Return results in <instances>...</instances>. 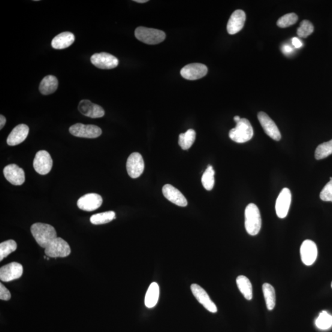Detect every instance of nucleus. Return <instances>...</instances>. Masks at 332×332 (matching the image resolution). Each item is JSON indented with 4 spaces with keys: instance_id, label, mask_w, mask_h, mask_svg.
Segmentation results:
<instances>
[{
    "instance_id": "nucleus-1",
    "label": "nucleus",
    "mask_w": 332,
    "mask_h": 332,
    "mask_svg": "<svg viewBox=\"0 0 332 332\" xmlns=\"http://www.w3.org/2000/svg\"><path fill=\"white\" fill-rule=\"evenodd\" d=\"M30 230L36 242L44 249H46L47 246L57 238L55 228L46 223H34L32 225Z\"/></svg>"
},
{
    "instance_id": "nucleus-2",
    "label": "nucleus",
    "mask_w": 332,
    "mask_h": 332,
    "mask_svg": "<svg viewBox=\"0 0 332 332\" xmlns=\"http://www.w3.org/2000/svg\"><path fill=\"white\" fill-rule=\"evenodd\" d=\"M262 227L260 212L255 204L250 203L245 210V228L251 236L258 234Z\"/></svg>"
},
{
    "instance_id": "nucleus-3",
    "label": "nucleus",
    "mask_w": 332,
    "mask_h": 332,
    "mask_svg": "<svg viewBox=\"0 0 332 332\" xmlns=\"http://www.w3.org/2000/svg\"><path fill=\"white\" fill-rule=\"evenodd\" d=\"M253 130L251 124L248 120L241 118L236 123V128L230 130L229 138L236 143H247L252 138Z\"/></svg>"
},
{
    "instance_id": "nucleus-4",
    "label": "nucleus",
    "mask_w": 332,
    "mask_h": 332,
    "mask_svg": "<svg viewBox=\"0 0 332 332\" xmlns=\"http://www.w3.org/2000/svg\"><path fill=\"white\" fill-rule=\"evenodd\" d=\"M135 37L147 44H157L165 40V34L162 30L138 27L135 31Z\"/></svg>"
},
{
    "instance_id": "nucleus-5",
    "label": "nucleus",
    "mask_w": 332,
    "mask_h": 332,
    "mask_svg": "<svg viewBox=\"0 0 332 332\" xmlns=\"http://www.w3.org/2000/svg\"><path fill=\"white\" fill-rule=\"evenodd\" d=\"M44 252L49 257L64 258L70 254L71 249L66 241L57 237L47 246Z\"/></svg>"
},
{
    "instance_id": "nucleus-6",
    "label": "nucleus",
    "mask_w": 332,
    "mask_h": 332,
    "mask_svg": "<svg viewBox=\"0 0 332 332\" xmlns=\"http://www.w3.org/2000/svg\"><path fill=\"white\" fill-rule=\"evenodd\" d=\"M72 135L75 137L95 138L101 135L102 129L98 126L83 125L81 123L75 124L69 129Z\"/></svg>"
},
{
    "instance_id": "nucleus-7",
    "label": "nucleus",
    "mask_w": 332,
    "mask_h": 332,
    "mask_svg": "<svg viewBox=\"0 0 332 332\" xmlns=\"http://www.w3.org/2000/svg\"><path fill=\"white\" fill-rule=\"evenodd\" d=\"M33 164L35 171L44 176L50 173L53 168V162L47 151L40 150L36 154Z\"/></svg>"
},
{
    "instance_id": "nucleus-8",
    "label": "nucleus",
    "mask_w": 332,
    "mask_h": 332,
    "mask_svg": "<svg viewBox=\"0 0 332 332\" xmlns=\"http://www.w3.org/2000/svg\"><path fill=\"white\" fill-rule=\"evenodd\" d=\"M145 164L143 156L139 153L135 152L129 156L126 163L127 171L132 179H137L143 174Z\"/></svg>"
},
{
    "instance_id": "nucleus-9",
    "label": "nucleus",
    "mask_w": 332,
    "mask_h": 332,
    "mask_svg": "<svg viewBox=\"0 0 332 332\" xmlns=\"http://www.w3.org/2000/svg\"><path fill=\"white\" fill-rule=\"evenodd\" d=\"M23 272L22 265L17 262H12L0 268V279L3 282H10L19 279Z\"/></svg>"
},
{
    "instance_id": "nucleus-10",
    "label": "nucleus",
    "mask_w": 332,
    "mask_h": 332,
    "mask_svg": "<svg viewBox=\"0 0 332 332\" xmlns=\"http://www.w3.org/2000/svg\"><path fill=\"white\" fill-rule=\"evenodd\" d=\"M92 64L101 69H113L118 65V59L107 53H96L90 58Z\"/></svg>"
},
{
    "instance_id": "nucleus-11",
    "label": "nucleus",
    "mask_w": 332,
    "mask_h": 332,
    "mask_svg": "<svg viewBox=\"0 0 332 332\" xmlns=\"http://www.w3.org/2000/svg\"><path fill=\"white\" fill-rule=\"evenodd\" d=\"M208 69L202 63H194L187 65L180 71L182 77L188 80H196L206 76Z\"/></svg>"
},
{
    "instance_id": "nucleus-12",
    "label": "nucleus",
    "mask_w": 332,
    "mask_h": 332,
    "mask_svg": "<svg viewBox=\"0 0 332 332\" xmlns=\"http://www.w3.org/2000/svg\"><path fill=\"white\" fill-rule=\"evenodd\" d=\"M258 119L265 132L268 136L276 141L281 139V134L278 128L267 113L260 111L258 113Z\"/></svg>"
},
{
    "instance_id": "nucleus-13",
    "label": "nucleus",
    "mask_w": 332,
    "mask_h": 332,
    "mask_svg": "<svg viewBox=\"0 0 332 332\" xmlns=\"http://www.w3.org/2000/svg\"><path fill=\"white\" fill-rule=\"evenodd\" d=\"M103 203L102 196L96 193H88L78 199L77 206L79 209L87 212H91L99 209Z\"/></svg>"
},
{
    "instance_id": "nucleus-14",
    "label": "nucleus",
    "mask_w": 332,
    "mask_h": 332,
    "mask_svg": "<svg viewBox=\"0 0 332 332\" xmlns=\"http://www.w3.org/2000/svg\"><path fill=\"white\" fill-rule=\"evenodd\" d=\"M191 290L193 295L197 299L198 302L201 303L205 309L209 312L216 313L217 312V307L216 304L211 300L209 295L200 286L193 283Z\"/></svg>"
},
{
    "instance_id": "nucleus-15",
    "label": "nucleus",
    "mask_w": 332,
    "mask_h": 332,
    "mask_svg": "<svg viewBox=\"0 0 332 332\" xmlns=\"http://www.w3.org/2000/svg\"><path fill=\"white\" fill-rule=\"evenodd\" d=\"M301 260L306 266L312 265L318 256V248L316 244L312 240L303 241L300 248Z\"/></svg>"
},
{
    "instance_id": "nucleus-16",
    "label": "nucleus",
    "mask_w": 332,
    "mask_h": 332,
    "mask_svg": "<svg viewBox=\"0 0 332 332\" xmlns=\"http://www.w3.org/2000/svg\"><path fill=\"white\" fill-rule=\"evenodd\" d=\"M291 192L289 188L282 189L277 198L276 203V211L277 217L284 219L288 216L291 204Z\"/></svg>"
},
{
    "instance_id": "nucleus-17",
    "label": "nucleus",
    "mask_w": 332,
    "mask_h": 332,
    "mask_svg": "<svg viewBox=\"0 0 332 332\" xmlns=\"http://www.w3.org/2000/svg\"><path fill=\"white\" fill-rule=\"evenodd\" d=\"M4 174L6 179L14 185H21L25 182V173L22 168L16 164L6 166Z\"/></svg>"
},
{
    "instance_id": "nucleus-18",
    "label": "nucleus",
    "mask_w": 332,
    "mask_h": 332,
    "mask_svg": "<svg viewBox=\"0 0 332 332\" xmlns=\"http://www.w3.org/2000/svg\"><path fill=\"white\" fill-rule=\"evenodd\" d=\"M78 108L83 115L91 118H99L105 115L104 108L99 105L92 103L89 100L81 101Z\"/></svg>"
},
{
    "instance_id": "nucleus-19",
    "label": "nucleus",
    "mask_w": 332,
    "mask_h": 332,
    "mask_svg": "<svg viewBox=\"0 0 332 332\" xmlns=\"http://www.w3.org/2000/svg\"><path fill=\"white\" fill-rule=\"evenodd\" d=\"M162 193L166 199L178 206L186 207L188 204V202L182 193L170 184L162 187Z\"/></svg>"
},
{
    "instance_id": "nucleus-20",
    "label": "nucleus",
    "mask_w": 332,
    "mask_h": 332,
    "mask_svg": "<svg viewBox=\"0 0 332 332\" xmlns=\"http://www.w3.org/2000/svg\"><path fill=\"white\" fill-rule=\"evenodd\" d=\"M246 20V15L241 10L235 11L232 14L227 24V31L229 34L234 35L243 29Z\"/></svg>"
},
{
    "instance_id": "nucleus-21",
    "label": "nucleus",
    "mask_w": 332,
    "mask_h": 332,
    "mask_svg": "<svg viewBox=\"0 0 332 332\" xmlns=\"http://www.w3.org/2000/svg\"><path fill=\"white\" fill-rule=\"evenodd\" d=\"M29 128L28 126L21 124L13 129L7 138V144L10 146H16L22 143L28 136Z\"/></svg>"
},
{
    "instance_id": "nucleus-22",
    "label": "nucleus",
    "mask_w": 332,
    "mask_h": 332,
    "mask_svg": "<svg viewBox=\"0 0 332 332\" xmlns=\"http://www.w3.org/2000/svg\"><path fill=\"white\" fill-rule=\"evenodd\" d=\"M75 41V36L73 33L65 32L56 36L51 42V46L54 49L63 50L70 46Z\"/></svg>"
},
{
    "instance_id": "nucleus-23",
    "label": "nucleus",
    "mask_w": 332,
    "mask_h": 332,
    "mask_svg": "<svg viewBox=\"0 0 332 332\" xmlns=\"http://www.w3.org/2000/svg\"><path fill=\"white\" fill-rule=\"evenodd\" d=\"M58 87V80L53 75H48L41 81L39 90L42 94L50 95L55 92Z\"/></svg>"
},
{
    "instance_id": "nucleus-24",
    "label": "nucleus",
    "mask_w": 332,
    "mask_h": 332,
    "mask_svg": "<svg viewBox=\"0 0 332 332\" xmlns=\"http://www.w3.org/2000/svg\"><path fill=\"white\" fill-rule=\"evenodd\" d=\"M159 297V288L158 283H151L145 298V304L149 309H152L156 305Z\"/></svg>"
},
{
    "instance_id": "nucleus-25",
    "label": "nucleus",
    "mask_w": 332,
    "mask_h": 332,
    "mask_svg": "<svg viewBox=\"0 0 332 332\" xmlns=\"http://www.w3.org/2000/svg\"><path fill=\"white\" fill-rule=\"evenodd\" d=\"M236 283L241 294L247 300H251L253 297V289L251 282L247 277L241 275L237 277Z\"/></svg>"
},
{
    "instance_id": "nucleus-26",
    "label": "nucleus",
    "mask_w": 332,
    "mask_h": 332,
    "mask_svg": "<svg viewBox=\"0 0 332 332\" xmlns=\"http://www.w3.org/2000/svg\"><path fill=\"white\" fill-rule=\"evenodd\" d=\"M266 304L268 310L271 311L276 306V292L272 286L265 283L262 286Z\"/></svg>"
},
{
    "instance_id": "nucleus-27",
    "label": "nucleus",
    "mask_w": 332,
    "mask_h": 332,
    "mask_svg": "<svg viewBox=\"0 0 332 332\" xmlns=\"http://www.w3.org/2000/svg\"><path fill=\"white\" fill-rule=\"evenodd\" d=\"M116 218V214L113 211H108L94 214L90 217V221L93 225H102L111 222Z\"/></svg>"
},
{
    "instance_id": "nucleus-28",
    "label": "nucleus",
    "mask_w": 332,
    "mask_h": 332,
    "mask_svg": "<svg viewBox=\"0 0 332 332\" xmlns=\"http://www.w3.org/2000/svg\"><path fill=\"white\" fill-rule=\"evenodd\" d=\"M196 140V132L193 129H189L185 133L179 135V144L184 150L190 149Z\"/></svg>"
},
{
    "instance_id": "nucleus-29",
    "label": "nucleus",
    "mask_w": 332,
    "mask_h": 332,
    "mask_svg": "<svg viewBox=\"0 0 332 332\" xmlns=\"http://www.w3.org/2000/svg\"><path fill=\"white\" fill-rule=\"evenodd\" d=\"M214 176H215V171H214L212 166L209 165L201 179L202 184H203L204 188L207 191H210L214 188V183H215Z\"/></svg>"
},
{
    "instance_id": "nucleus-30",
    "label": "nucleus",
    "mask_w": 332,
    "mask_h": 332,
    "mask_svg": "<svg viewBox=\"0 0 332 332\" xmlns=\"http://www.w3.org/2000/svg\"><path fill=\"white\" fill-rule=\"evenodd\" d=\"M316 325L320 330H328L332 326V316L325 311H322L316 320Z\"/></svg>"
},
{
    "instance_id": "nucleus-31",
    "label": "nucleus",
    "mask_w": 332,
    "mask_h": 332,
    "mask_svg": "<svg viewBox=\"0 0 332 332\" xmlns=\"http://www.w3.org/2000/svg\"><path fill=\"white\" fill-rule=\"evenodd\" d=\"M17 245L16 241L8 240L0 244V261L11 254L17 249Z\"/></svg>"
},
{
    "instance_id": "nucleus-32",
    "label": "nucleus",
    "mask_w": 332,
    "mask_h": 332,
    "mask_svg": "<svg viewBox=\"0 0 332 332\" xmlns=\"http://www.w3.org/2000/svg\"><path fill=\"white\" fill-rule=\"evenodd\" d=\"M332 154V139L319 145L316 150L315 158L320 160L327 158Z\"/></svg>"
},
{
    "instance_id": "nucleus-33",
    "label": "nucleus",
    "mask_w": 332,
    "mask_h": 332,
    "mask_svg": "<svg viewBox=\"0 0 332 332\" xmlns=\"http://www.w3.org/2000/svg\"><path fill=\"white\" fill-rule=\"evenodd\" d=\"M314 26L309 20H304L301 21L300 27L297 29V35L298 37L306 38L314 32Z\"/></svg>"
},
{
    "instance_id": "nucleus-34",
    "label": "nucleus",
    "mask_w": 332,
    "mask_h": 332,
    "mask_svg": "<svg viewBox=\"0 0 332 332\" xmlns=\"http://www.w3.org/2000/svg\"><path fill=\"white\" fill-rule=\"evenodd\" d=\"M298 17L297 14L295 13H289L284 15L277 20V26L280 28H286L294 25L297 22Z\"/></svg>"
},
{
    "instance_id": "nucleus-35",
    "label": "nucleus",
    "mask_w": 332,
    "mask_h": 332,
    "mask_svg": "<svg viewBox=\"0 0 332 332\" xmlns=\"http://www.w3.org/2000/svg\"><path fill=\"white\" fill-rule=\"evenodd\" d=\"M330 180L320 193V198L323 201L332 202V177Z\"/></svg>"
},
{
    "instance_id": "nucleus-36",
    "label": "nucleus",
    "mask_w": 332,
    "mask_h": 332,
    "mask_svg": "<svg viewBox=\"0 0 332 332\" xmlns=\"http://www.w3.org/2000/svg\"><path fill=\"white\" fill-rule=\"evenodd\" d=\"M11 298V295L10 291L7 288H6L4 285L0 283V299L2 300L8 301Z\"/></svg>"
},
{
    "instance_id": "nucleus-37",
    "label": "nucleus",
    "mask_w": 332,
    "mask_h": 332,
    "mask_svg": "<svg viewBox=\"0 0 332 332\" xmlns=\"http://www.w3.org/2000/svg\"><path fill=\"white\" fill-rule=\"evenodd\" d=\"M292 44L296 48H301L303 45L302 43H301V41L299 40L298 38L295 37L292 38Z\"/></svg>"
},
{
    "instance_id": "nucleus-38",
    "label": "nucleus",
    "mask_w": 332,
    "mask_h": 332,
    "mask_svg": "<svg viewBox=\"0 0 332 332\" xmlns=\"http://www.w3.org/2000/svg\"><path fill=\"white\" fill-rule=\"evenodd\" d=\"M6 123H7V119H6V117L4 115L1 114V116H0V129H2L4 128Z\"/></svg>"
},
{
    "instance_id": "nucleus-39",
    "label": "nucleus",
    "mask_w": 332,
    "mask_h": 332,
    "mask_svg": "<svg viewBox=\"0 0 332 332\" xmlns=\"http://www.w3.org/2000/svg\"><path fill=\"white\" fill-rule=\"evenodd\" d=\"M283 53L286 54H289L293 52L292 48L290 46H284L282 48Z\"/></svg>"
},
{
    "instance_id": "nucleus-40",
    "label": "nucleus",
    "mask_w": 332,
    "mask_h": 332,
    "mask_svg": "<svg viewBox=\"0 0 332 332\" xmlns=\"http://www.w3.org/2000/svg\"><path fill=\"white\" fill-rule=\"evenodd\" d=\"M135 2L138 3V4H145L149 1L148 0H134Z\"/></svg>"
},
{
    "instance_id": "nucleus-41",
    "label": "nucleus",
    "mask_w": 332,
    "mask_h": 332,
    "mask_svg": "<svg viewBox=\"0 0 332 332\" xmlns=\"http://www.w3.org/2000/svg\"><path fill=\"white\" fill-rule=\"evenodd\" d=\"M241 117L239 116H236L234 117V120L235 121V122L237 123L238 122H239V121L241 120Z\"/></svg>"
},
{
    "instance_id": "nucleus-42",
    "label": "nucleus",
    "mask_w": 332,
    "mask_h": 332,
    "mask_svg": "<svg viewBox=\"0 0 332 332\" xmlns=\"http://www.w3.org/2000/svg\"><path fill=\"white\" fill-rule=\"evenodd\" d=\"M331 288H332V282H331Z\"/></svg>"
}]
</instances>
